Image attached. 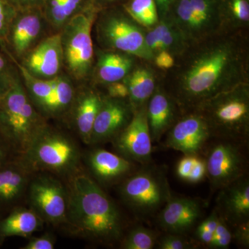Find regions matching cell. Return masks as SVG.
<instances>
[{"instance_id": "6da1fadb", "label": "cell", "mask_w": 249, "mask_h": 249, "mask_svg": "<svg viewBox=\"0 0 249 249\" xmlns=\"http://www.w3.org/2000/svg\"><path fill=\"white\" fill-rule=\"evenodd\" d=\"M240 31H227L192 45L181 57L166 90L181 114L249 83V55Z\"/></svg>"}, {"instance_id": "7a4b0ae2", "label": "cell", "mask_w": 249, "mask_h": 249, "mask_svg": "<svg viewBox=\"0 0 249 249\" xmlns=\"http://www.w3.org/2000/svg\"><path fill=\"white\" fill-rule=\"evenodd\" d=\"M65 224L73 233L90 241L111 245L123 237L122 218L116 205L89 175L70 178Z\"/></svg>"}, {"instance_id": "3957f363", "label": "cell", "mask_w": 249, "mask_h": 249, "mask_svg": "<svg viewBox=\"0 0 249 249\" xmlns=\"http://www.w3.org/2000/svg\"><path fill=\"white\" fill-rule=\"evenodd\" d=\"M19 160L33 173H47L70 178L80 172L81 153L73 139L45 124Z\"/></svg>"}, {"instance_id": "277c9868", "label": "cell", "mask_w": 249, "mask_h": 249, "mask_svg": "<svg viewBox=\"0 0 249 249\" xmlns=\"http://www.w3.org/2000/svg\"><path fill=\"white\" fill-rule=\"evenodd\" d=\"M193 111L204 118L212 138L248 142L249 83L216 95Z\"/></svg>"}, {"instance_id": "5b68a950", "label": "cell", "mask_w": 249, "mask_h": 249, "mask_svg": "<svg viewBox=\"0 0 249 249\" xmlns=\"http://www.w3.org/2000/svg\"><path fill=\"white\" fill-rule=\"evenodd\" d=\"M19 76L0 97V134L11 150L21 155L46 124Z\"/></svg>"}, {"instance_id": "8992f818", "label": "cell", "mask_w": 249, "mask_h": 249, "mask_svg": "<svg viewBox=\"0 0 249 249\" xmlns=\"http://www.w3.org/2000/svg\"><path fill=\"white\" fill-rule=\"evenodd\" d=\"M119 193L124 204L140 217L157 214L173 196L164 170L150 163L124 178Z\"/></svg>"}, {"instance_id": "52a82bcc", "label": "cell", "mask_w": 249, "mask_h": 249, "mask_svg": "<svg viewBox=\"0 0 249 249\" xmlns=\"http://www.w3.org/2000/svg\"><path fill=\"white\" fill-rule=\"evenodd\" d=\"M96 12L89 9L73 15L61 35L63 63L73 78L84 80L92 71L94 51L91 30Z\"/></svg>"}, {"instance_id": "ba28073f", "label": "cell", "mask_w": 249, "mask_h": 249, "mask_svg": "<svg viewBox=\"0 0 249 249\" xmlns=\"http://www.w3.org/2000/svg\"><path fill=\"white\" fill-rule=\"evenodd\" d=\"M168 17L191 46L227 32L219 0H178Z\"/></svg>"}, {"instance_id": "9c48e42d", "label": "cell", "mask_w": 249, "mask_h": 249, "mask_svg": "<svg viewBox=\"0 0 249 249\" xmlns=\"http://www.w3.org/2000/svg\"><path fill=\"white\" fill-rule=\"evenodd\" d=\"M96 29L98 41L103 49L153 61L154 56L145 45L146 29L127 14L111 12L104 15L96 22Z\"/></svg>"}, {"instance_id": "30bf717a", "label": "cell", "mask_w": 249, "mask_h": 249, "mask_svg": "<svg viewBox=\"0 0 249 249\" xmlns=\"http://www.w3.org/2000/svg\"><path fill=\"white\" fill-rule=\"evenodd\" d=\"M206 147V177L214 191L220 190L247 175V161L243 147L247 142L216 139Z\"/></svg>"}, {"instance_id": "8fae6325", "label": "cell", "mask_w": 249, "mask_h": 249, "mask_svg": "<svg viewBox=\"0 0 249 249\" xmlns=\"http://www.w3.org/2000/svg\"><path fill=\"white\" fill-rule=\"evenodd\" d=\"M31 209L45 222L65 224L68 209V190L50 173H40L31 178L28 186Z\"/></svg>"}, {"instance_id": "7c38bea8", "label": "cell", "mask_w": 249, "mask_h": 249, "mask_svg": "<svg viewBox=\"0 0 249 249\" xmlns=\"http://www.w3.org/2000/svg\"><path fill=\"white\" fill-rule=\"evenodd\" d=\"M146 106L134 111L129 124L111 141L119 155L142 165L152 161L153 142L147 122Z\"/></svg>"}, {"instance_id": "4fadbf2b", "label": "cell", "mask_w": 249, "mask_h": 249, "mask_svg": "<svg viewBox=\"0 0 249 249\" xmlns=\"http://www.w3.org/2000/svg\"><path fill=\"white\" fill-rule=\"evenodd\" d=\"M166 134L164 147L184 155H200L212 138L206 121L196 111L181 114Z\"/></svg>"}, {"instance_id": "5bb4252c", "label": "cell", "mask_w": 249, "mask_h": 249, "mask_svg": "<svg viewBox=\"0 0 249 249\" xmlns=\"http://www.w3.org/2000/svg\"><path fill=\"white\" fill-rule=\"evenodd\" d=\"M134 109L128 99L103 96L93 124L89 145L111 142L129 124Z\"/></svg>"}, {"instance_id": "9a60e30c", "label": "cell", "mask_w": 249, "mask_h": 249, "mask_svg": "<svg viewBox=\"0 0 249 249\" xmlns=\"http://www.w3.org/2000/svg\"><path fill=\"white\" fill-rule=\"evenodd\" d=\"M203 209L198 199L172 196L157 214V224L165 232L186 235L202 217Z\"/></svg>"}, {"instance_id": "2e32d148", "label": "cell", "mask_w": 249, "mask_h": 249, "mask_svg": "<svg viewBox=\"0 0 249 249\" xmlns=\"http://www.w3.org/2000/svg\"><path fill=\"white\" fill-rule=\"evenodd\" d=\"M63 64L60 34L49 36L33 47L24 56L22 66L41 79H52L58 74Z\"/></svg>"}, {"instance_id": "e0dca14e", "label": "cell", "mask_w": 249, "mask_h": 249, "mask_svg": "<svg viewBox=\"0 0 249 249\" xmlns=\"http://www.w3.org/2000/svg\"><path fill=\"white\" fill-rule=\"evenodd\" d=\"M217 211L229 227L249 222V179L247 175L219 190Z\"/></svg>"}, {"instance_id": "ac0fdd59", "label": "cell", "mask_w": 249, "mask_h": 249, "mask_svg": "<svg viewBox=\"0 0 249 249\" xmlns=\"http://www.w3.org/2000/svg\"><path fill=\"white\" fill-rule=\"evenodd\" d=\"M146 114L152 142H160L163 136L181 115L175 100L162 87L157 86L149 99Z\"/></svg>"}, {"instance_id": "d6986e66", "label": "cell", "mask_w": 249, "mask_h": 249, "mask_svg": "<svg viewBox=\"0 0 249 249\" xmlns=\"http://www.w3.org/2000/svg\"><path fill=\"white\" fill-rule=\"evenodd\" d=\"M86 162L93 178L102 184L117 182L135 171L134 162L104 149L91 150Z\"/></svg>"}, {"instance_id": "ffe728a7", "label": "cell", "mask_w": 249, "mask_h": 249, "mask_svg": "<svg viewBox=\"0 0 249 249\" xmlns=\"http://www.w3.org/2000/svg\"><path fill=\"white\" fill-rule=\"evenodd\" d=\"M145 45L155 57L159 52L166 51L179 58L191 47L181 31L169 17L160 18L154 27L146 29Z\"/></svg>"}, {"instance_id": "44dd1931", "label": "cell", "mask_w": 249, "mask_h": 249, "mask_svg": "<svg viewBox=\"0 0 249 249\" xmlns=\"http://www.w3.org/2000/svg\"><path fill=\"white\" fill-rule=\"evenodd\" d=\"M42 29L43 22L40 15L35 12L16 14L5 39H7L14 53L21 58L33 48Z\"/></svg>"}, {"instance_id": "7402d4cb", "label": "cell", "mask_w": 249, "mask_h": 249, "mask_svg": "<svg viewBox=\"0 0 249 249\" xmlns=\"http://www.w3.org/2000/svg\"><path fill=\"white\" fill-rule=\"evenodd\" d=\"M32 172L18 160L0 165V209L14 204L27 191Z\"/></svg>"}, {"instance_id": "603a6c76", "label": "cell", "mask_w": 249, "mask_h": 249, "mask_svg": "<svg viewBox=\"0 0 249 249\" xmlns=\"http://www.w3.org/2000/svg\"><path fill=\"white\" fill-rule=\"evenodd\" d=\"M103 96L92 89H87L75 96L71 109L75 130L82 142L89 145L95 119L102 103Z\"/></svg>"}, {"instance_id": "cb8c5ba5", "label": "cell", "mask_w": 249, "mask_h": 249, "mask_svg": "<svg viewBox=\"0 0 249 249\" xmlns=\"http://www.w3.org/2000/svg\"><path fill=\"white\" fill-rule=\"evenodd\" d=\"M136 57L129 54L107 50L98 52L95 72L98 81L105 84L121 81L135 66Z\"/></svg>"}, {"instance_id": "d4e9b609", "label": "cell", "mask_w": 249, "mask_h": 249, "mask_svg": "<svg viewBox=\"0 0 249 249\" xmlns=\"http://www.w3.org/2000/svg\"><path fill=\"white\" fill-rule=\"evenodd\" d=\"M45 222L34 210L19 207L0 218V240L9 237H29L38 231Z\"/></svg>"}, {"instance_id": "484cf974", "label": "cell", "mask_w": 249, "mask_h": 249, "mask_svg": "<svg viewBox=\"0 0 249 249\" xmlns=\"http://www.w3.org/2000/svg\"><path fill=\"white\" fill-rule=\"evenodd\" d=\"M122 80L128 88V100L134 111L147 105L157 87L155 73L145 65H135Z\"/></svg>"}, {"instance_id": "4316f807", "label": "cell", "mask_w": 249, "mask_h": 249, "mask_svg": "<svg viewBox=\"0 0 249 249\" xmlns=\"http://www.w3.org/2000/svg\"><path fill=\"white\" fill-rule=\"evenodd\" d=\"M75 96L74 89L70 80L62 77L56 76V83L53 94L37 111L44 118L60 117L70 111Z\"/></svg>"}, {"instance_id": "83f0119b", "label": "cell", "mask_w": 249, "mask_h": 249, "mask_svg": "<svg viewBox=\"0 0 249 249\" xmlns=\"http://www.w3.org/2000/svg\"><path fill=\"white\" fill-rule=\"evenodd\" d=\"M225 31H240L249 25V0H219Z\"/></svg>"}, {"instance_id": "f1b7e54d", "label": "cell", "mask_w": 249, "mask_h": 249, "mask_svg": "<svg viewBox=\"0 0 249 249\" xmlns=\"http://www.w3.org/2000/svg\"><path fill=\"white\" fill-rule=\"evenodd\" d=\"M126 14L145 29L152 28L160 20L155 0H131L124 5Z\"/></svg>"}, {"instance_id": "f546056e", "label": "cell", "mask_w": 249, "mask_h": 249, "mask_svg": "<svg viewBox=\"0 0 249 249\" xmlns=\"http://www.w3.org/2000/svg\"><path fill=\"white\" fill-rule=\"evenodd\" d=\"M159 235L148 228L138 226L129 231L121 240V248L124 249H152L155 248Z\"/></svg>"}, {"instance_id": "4dcf8cb0", "label": "cell", "mask_w": 249, "mask_h": 249, "mask_svg": "<svg viewBox=\"0 0 249 249\" xmlns=\"http://www.w3.org/2000/svg\"><path fill=\"white\" fill-rule=\"evenodd\" d=\"M219 214L214 209L211 214L202 222L199 223L195 231V241L196 244H199L207 247L212 240L214 231L217 227Z\"/></svg>"}, {"instance_id": "1f68e13d", "label": "cell", "mask_w": 249, "mask_h": 249, "mask_svg": "<svg viewBox=\"0 0 249 249\" xmlns=\"http://www.w3.org/2000/svg\"><path fill=\"white\" fill-rule=\"evenodd\" d=\"M155 247L159 249H193L197 245L196 241L189 240L185 235L165 232L158 237Z\"/></svg>"}, {"instance_id": "d6a6232c", "label": "cell", "mask_w": 249, "mask_h": 249, "mask_svg": "<svg viewBox=\"0 0 249 249\" xmlns=\"http://www.w3.org/2000/svg\"><path fill=\"white\" fill-rule=\"evenodd\" d=\"M232 242L231 229L222 217L218 219L212 240L207 246L211 249H227Z\"/></svg>"}, {"instance_id": "836d02e7", "label": "cell", "mask_w": 249, "mask_h": 249, "mask_svg": "<svg viewBox=\"0 0 249 249\" xmlns=\"http://www.w3.org/2000/svg\"><path fill=\"white\" fill-rule=\"evenodd\" d=\"M18 76L11 64L0 51V97L11 88Z\"/></svg>"}, {"instance_id": "e575fe53", "label": "cell", "mask_w": 249, "mask_h": 249, "mask_svg": "<svg viewBox=\"0 0 249 249\" xmlns=\"http://www.w3.org/2000/svg\"><path fill=\"white\" fill-rule=\"evenodd\" d=\"M16 14L10 0H0V41L6 37L10 24Z\"/></svg>"}, {"instance_id": "d590c367", "label": "cell", "mask_w": 249, "mask_h": 249, "mask_svg": "<svg viewBox=\"0 0 249 249\" xmlns=\"http://www.w3.org/2000/svg\"><path fill=\"white\" fill-rule=\"evenodd\" d=\"M48 16L55 27H62L66 24L67 19L62 9V0H49Z\"/></svg>"}, {"instance_id": "8d00e7d4", "label": "cell", "mask_w": 249, "mask_h": 249, "mask_svg": "<svg viewBox=\"0 0 249 249\" xmlns=\"http://www.w3.org/2000/svg\"><path fill=\"white\" fill-rule=\"evenodd\" d=\"M55 238L51 234H45L40 237H31L23 249H53Z\"/></svg>"}, {"instance_id": "74e56055", "label": "cell", "mask_w": 249, "mask_h": 249, "mask_svg": "<svg viewBox=\"0 0 249 249\" xmlns=\"http://www.w3.org/2000/svg\"><path fill=\"white\" fill-rule=\"evenodd\" d=\"M232 240L242 248H249V222L232 227Z\"/></svg>"}, {"instance_id": "f35d334b", "label": "cell", "mask_w": 249, "mask_h": 249, "mask_svg": "<svg viewBox=\"0 0 249 249\" xmlns=\"http://www.w3.org/2000/svg\"><path fill=\"white\" fill-rule=\"evenodd\" d=\"M206 177V166L204 159L196 156L194 165L192 168L189 178L186 182L197 183L201 182Z\"/></svg>"}, {"instance_id": "ab89813d", "label": "cell", "mask_w": 249, "mask_h": 249, "mask_svg": "<svg viewBox=\"0 0 249 249\" xmlns=\"http://www.w3.org/2000/svg\"><path fill=\"white\" fill-rule=\"evenodd\" d=\"M196 156L199 155H184L183 158L178 160L177 165L176 174L180 179L187 181L194 165Z\"/></svg>"}, {"instance_id": "60d3db41", "label": "cell", "mask_w": 249, "mask_h": 249, "mask_svg": "<svg viewBox=\"0 0 249 249\" xmlns=\"http://www.w3.org/2000/svg\"><path fill=\"white\" fill-rule=\"evenodd\" d=\"M107 96L117 99H128L129 91L123 80L107 85Z\"/></svg>"}, {"instance_id": "b9f144b4", "label": "cell", "mask_w": 249, "mask_h": 249, "mask_svg": "<svg viewBox=\"0 0 249 249\" xmlns=\"http://www.w3.org/2000/svg\"><path fill=\"white\" fill-rule=\"evenodd\" d=\"M152 62L157 67L163 70H171L176 64L175 57L166 51H162L156 54Z\"/></svg>"}, {"instance_id": "7bdbcfd3", "label": "cell", "mask_w": 249, "mask_h": 249, "mask_svg": "<svg viewBox=\"0 0 249 249\" xmlns=\"http://www.w3.org/2000/svg\"><path fill=\"white\" fill-rule=\"evenodd\" d=\"M82 0H62V9L67 21L73 16L79 7Z\"/></svg>"}, {"instance_id": "ee69618b", "label": "cell", "mask_w": 249, "mask_h": 249, "mask_svg": "<svg viewBox=\"0 0 249 249\" xmlns=\"http://www.w3.org/2000/svg\"><path fill=\"white\" fill-rule=\"evenodd\" d=\"M158 10L159 17H168L176 0H155Z\"/></svg>"}, {"instance_id": "f6af8a7d", "label": "cell", "mask_w": 249, "mask_h": 249, "mask_svg": "<svg viewBox=\"0 0 249 249\" xmlns=\"http://www.w3.org/2000/svg\"><path fill=\"white\" fill-rule=\"evenodd\" d=\"M11 147L0 134V165L9 160V154L11 151Z\"/></svg>"}, {"instance_id": "bcb514c9", "label": "cell", "mask_w": 249, "mask_h": 249, "mask_svg": "<svg viewBox=\"0 0 249 249\" xmlns=\"http://www.w3.org/2000/svg\"><path fill=\"white\" fill-rule=\"evenodd\" d=\"M18 1H26V2H33V1H35L36 0H18Z\"/></svg>"}, {"instance_id": "7dc6e473", "label": "cell", "mask_w": 249, "mask_h": 249, "mask_svg": "<svg viewBox=\"0 0 249 249\" xmlns=\"http://www.w3.org/2000/svg\"><path fill=\"white\" fill-rule=\"evenodd\" d=\"M107 1H115V0H107Z\"/></svg>"}, {"instance_id": "c3c4849f", "label": "cell", "mask_w": 249, "mask_h": 249, "mask_svg": "<svg viewBox=\"0 0 249 249\" xmlns=\"http://www.w3.org/2000/svg\"><path fill=\"white\" fill-rule=\"evenodd\" d=\"M0 218H1V217H0ZM0 242H1V240H0Z\"/></svg>"}]
</instances>
